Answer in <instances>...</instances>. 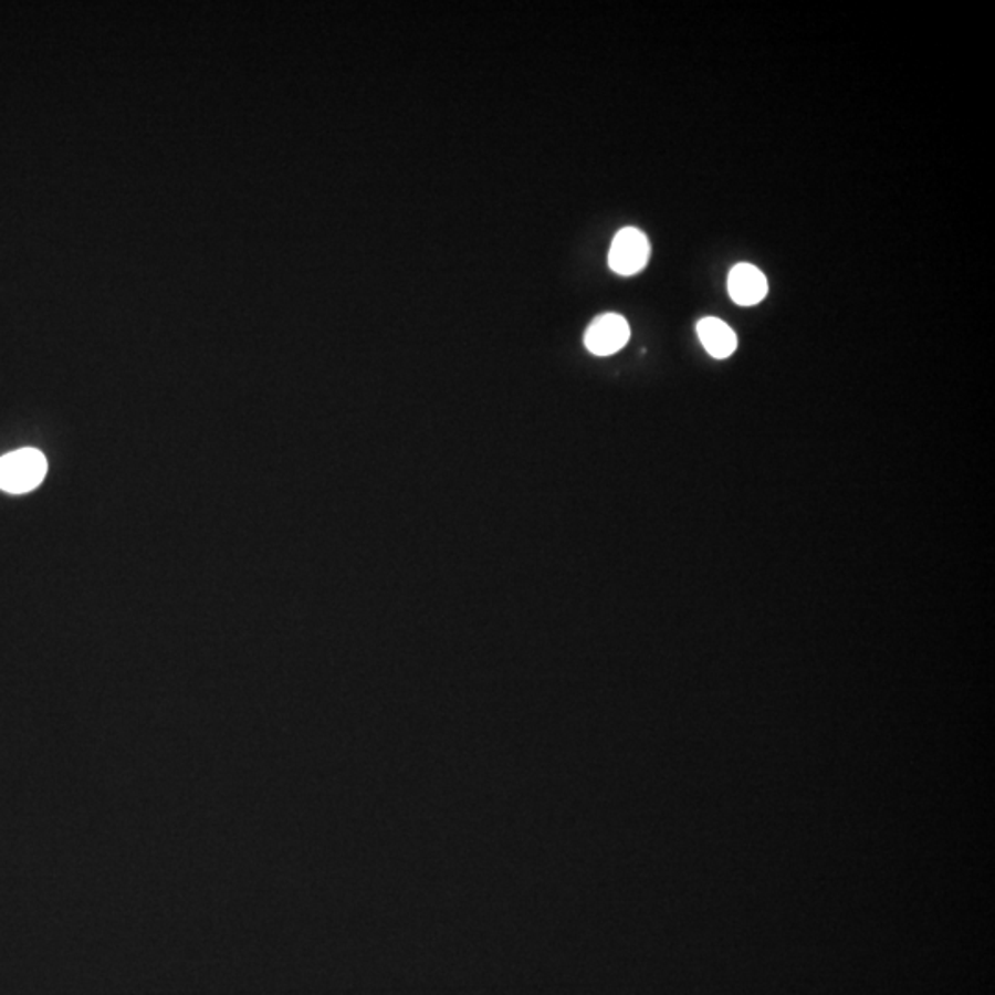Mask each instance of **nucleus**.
<instances>
[{"label": "nucleus", "instance_id": "obj_1", "mask_svg": "<svg viewBox=\"0 0 995 995\" xmlns=\"http://www.w3.org/2000/svg\"><path fill=\"white\" fill-rule=\"evenodd\" d=\"M46 459L35 448H21L0 458V489L24 494L41 485L46 475Z\"/></svg>", "mask_w": 995, "mask_h": 995}, {"label": "nucleus", "instance_id": "obj_2", "mask_svg": "<svg viewBox=\"0 0 995 995\" xmlns=\"http://www.w3.org/2000/svg\"><path fill=\"white\" fill-rule=\"evenodd\" d=\"M649 254V238L636 227H625L614 237L608 251V265L618 275H636L646 268Z\"/></svg>", "mask_w": 995, "mask_h": 995}, {"label": "nucleus", "instance_id": "obj_3", "mask_svg": "<svg viewBox=\"0 0 995 995\" xmlns=\"http://www.w3.org/2000/svg\"><path fill=\"white\" fill-rule=\"evenodd\" d=\"M629 323L618 314H603L586 328L585 345L596 356H610L627 345Z\"/></svg>", "mask_w": 995, "mask_h": 995}, {"label": "nucleus", "instance_id": "obj_4", "mask_svg": "<svg viewBox=\"0 0 995 995\" xmlns=\"http://www.w3.org/2000/svg\"><path fill=\"white\" fill-rule=\"evenodd\" d=\"M767 279L756 265L737 264L729 275V293L734 303L741 306H754L767 297Z\"/></svg>", "mask_w": 995, "mask_h": 995}, {"label": "nucleus", "instance_id": "obj_5", "mask_svg": "<svg viewBox=\"0 0 995 995\" xmlns=\"http://www.w3.org/2000/svg\"><path fill=\"white\" fill-rule=\"evenodd\" d=\"M696 334H699L702 347L706 348V353L713 358H729L737 347L735 332L718 317H702L696 323Z\"/></svg>", "mask_w": 995, "mask_h": 995}]
</instances>
